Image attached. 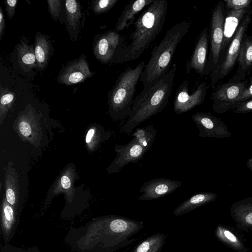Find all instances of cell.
<instances>
[{"label": "cell", "mask_w": 252, "mask_h": 252, "mask_svg": "<svg viewBox=\"0 0 252 252\" xmlns=\"http://www.w3.org/2000/svg\"><path fill=\"white\" fill-rule=\"evenodd\" d=\"M168 5L166 0H154L142 12L134 23V30L130 35V43L120 47L113 63H125L141 56L161 31Z\"/></svg>", "instance_id": "cell-1"}, {"label": "cell", "mask_w": 252, "mask_h": 252, "mask_svg": "<svg viewBox=\"0 0 252 252\" xmlns=\"http://www.w3.org/2000/svg\"><path fill=\"white\" fill-rule=\"evenodd\" d=\"M177 64L174 63L169 71L151 86L144 87L134 98L130 113L121 128L122 132L130 134L141 123L162 111L171 95Z\"/></svg>", "instance_id": "cell-2"}, {"label": "cell", "mask_w": 252, "mask_h": 252, "mask_svg": "<svg viewBox=\"0 0 252 252\" xmlns=\"http://www.w3.org/2000/svg\"><path fill=\"white\" fill-rule=\"evenodd\" d=\"M190 25L189 22L184 21L176 24L153 48L139 80L144 87L154 84L169 71L177 47L188 32Z\"/></svg>", "instance_id": "cell-3"}, {"label": "cell", "mask_w": 252, "mask_h": 252, "mask_svg": "<svg viewBox=\"0 0 252 252\" xmlns=\"http://www.w3.org/2000/svg\"><path fill=\"white\" fill-rule=\"evenodd\" d=\"M141 61L134 67H129L119 75L108 94L109 112L116 121H124L129 116L134 100L137 84L145 66Z\"/></svg>", "instance_id": "cell-4"}, {"label": "cell", "mask_w": 252, "mask_h": 252, "mask_svg": "<svg viewBox=\"0 0 252 252\" xmlns=\"http://www.w3.org/2000/svg\"><path fill=\"white\" fill-rule=\"evenodd\" d=\"M252 9L245 16L239 25L229 44L224 58L219 65L211 73L212 83L225 77L233 69L237 61L241 42L251 21Z\"/></svg>", "instance_id": "cell-5"}, {"label": "cell", "mask_w": 252, "mask_h": 252, "mask_svg": "<svg viewBox=\"0 0 252 252\" xmlns=\"http://www.w3.org/2000/svg\"><path fill=\"white\" fill-rule=\"evenodd\" d=\"M224 4L220 1L215 6L211 17L210 53L207 60L205 74H209L216 67L220 60L224 37Z\"/></svg>", "instance_id": "cell-6"}, {"label": "cell", "mask_w": 252, "mask_h": 252, "mask_svg": "<svg viewBox=\"0 0 252 252\" xmlns=\"http://www.w3.org/2000/svg\"><path fill=\"white\" fill-rule=\"evenodd\" d=\"M248 80L218 85L211 95L213 111L220 114L236 107V100L247 87Z\"/></svg>", "instance_id": "cell-7"}, {"label": "cell", "mask_w": 252, "mask_h": 252, "mask_svg": "<svg viewBox=\"0 0 252 252\" xmlns=\"http://www.w3.org/2000/svg\"><path fill=\"white\" fill-rule=\"evenodd\" d=\"M124 37L116 31H109L98 34L94 40L93 52L102 63H113L119 49L124 45Z\"/></svg>", "instance_id": "cell-8"}, {"label": "cell", "mask_w": 252, "mask_h": 252, "mask_svg": "<svg viewBox=\"0 0 252 252\" xmlns=\"http://www.w3.org/2000/svg\"><path fill=\"white\" fill-rule=\"evenodd\" d=\"M207 88L206 83L202 82L193 93L189 94L188 81H183L176 91L173 103L174 111L177 114H182L202 103L205 99Z\"/></svg>", "instance_id": "cell-9"}, {"label": "cell", "mask_w": 252, "mask_h": 252, "mask_svg": "<svg viewBox=\"0 0 252 252\" xmlns=\"http://www.w3.org/2000/svg\"><path fill=\"white\" fill-rule=\"evenodd\" d=\"M191 119L199 130L200 137L224 138L232 135L227 125L210 112H197L191 116Z\"/></svg>", "instance_id": "cell-10"}, {"label": "cell", "mask_w": 252, "mask_h": 252, "mask_svg": "<svg viewBox=\"0 0 252 252\" xmlns=\"http://www.w3.org/2000/svg\"><path fill=\"white\" fill-rule=\"evenodd\" d=\"M93 75V72L89 68L87 57L82 54L67 63L62 68L57 81L60 84L70 86L82 83Z\"/></svg>", "instance_id": "cell-11"}, {"label": "cell", "mask_w": 252, "mask_h": 252, "mask_svg": "<svg viewBox=\"0 0 252 252\" xmlns=\"http://www.w3.org/2000/svg\"><path fill=\"white\" fill-rule=\"evenodd\" d=\"M115 151L117 156L109 167V173L119 172L126 165L137 163L143 158L147 152L133 138L126 144L116 145Z\"/></svg>", "instance_id": "cell-12"}, {"label": "cell", "mask_w": 252, "mask_h": 252, "mask_svg": "<svg viewBox=\"0 0 252 252\" xmlns=\"http://www.w3.org/2000/svg\"><path fill=\"white\" fill-rule=\"evenodd\" d=\"M181 185V182L165 178L151 179L141 187L139 191L142 194L138 200L148 201L161 198L172 193Z\"/></svg>", "instance_id": "cell-13"}, {"label": "cell", "mask_w": 252, "mask_h": 252, "mask_svg": "<svg viewBox=\"0 0 252 252\" xmlns=\"http://www.w3.org/2000/svg\"><path fill=\"white\" fill-rule=\"evenodd\" d=\"M208 41V28L205 27L200 32L191 58L186 64L188 74L193 70L201 75L205 74Z\"/></svg>", "instance_id": "cell-14"}, {"label": "cell", "mask_w": 252, "mask_h": 252, "mask_svg": "<svg viewBox=\"0 0 252 252\" xmlns=\"http://www.w3.org/2000/svg\"><path fill=\"white\" fill-rule=\"evenodd\" d=\"M238 64L236 74L228 82H238L245 80L247 73L252 67V35L244 34L237 59Z\"/></svg>", "instance_id": "cell-15"}, {"label": "cell", "mask_w": 252, "mask_h": 252, "mask_svg": "<svg viewBox=\"0 0 252 252\" xmlns=\"http://www.w3.org/2000/svg\"><path fill=\"white\" fill-rule=\"evenodd\" d=\"M66 27L71 39L75 41L78 36L82 18L81 7L76 0L65 1Z\"/></svg>", "instance_id": "cell-16"}, {"label": "cell", "mask_w": 252, "mask_h": 252, "mask_svg": "<svg viewBox=\"0 0 252 252\" xmlns=\"http://www.w3.org/2000/svg\"><path fill=\"white\" fill-rule=\"evenodd\" d=\"M154 0L130 1L124 8L115 26V31H122L127 28L133 22L136 15L145 6L151 4Z\"/></svg>", "instance_id": "cell-17"}, {"label": "cell", "mask_w": 252, "mask_h": 252, "mask_svg": "<svg viewBox=\"0 0 252 252\" xmlns=\"http://www.w3.org/2000/svg\"><path fill=\"white\" fill-rule=\"evenodd\" d=\"M251 9V7L250 6L240 10H230L227 11L224 20V37L221 53L225 49L228 44H230L239 25L241 22H240L241 20L243 19Z\"/></svg>", "instance_id": "cell-18"}, {"label": "cell", "mask_w": 252, "mask_h": 252, "mask_svg": "<svg viewBox=\"0 0 252 252\" xmlns=\"http://www.w3.org/2000/svg\"><path fill=\"white\" fill-rule=\"evenodd\" d=\"M53 47L48 36L37 32L35 36L34 53L37 67L44 69L53 52Z\"/></svg>", "instance_id": "cell-19"}, {"label": "cell", "mask_w": 252, "mask_h": 252, "mask_svg": "<svg viewBox=\"0 0 252 252\" xmlns=\"http://www.w3.org/2000/svg\"><path fill=\"white\" fill-rule=\"evenodd\" d=\"M217 197V193L210 192L194 194L177 207L173 214L177 217L188 213L200 206L215 200Z\"/></svg>", "instance_id": "cell-20"}, {"label": "cell", "mask_w": 252, "mask_h": 252, "mask_svg": "<svg viewBox=\"0 0 252 252\" xmlns=\"http://www.w3.org/2000/svg\"><path fill=\"white\" fill-rule=\"evenodd\" d=\"M166 238L162 233L153 234L138 244L131 252H160Z\"/></svg>", "instance_id": "cell-21"}, {"label": "cell", "mask_w": 252, "mask_h": 252, "mask_svg": "<svg viewBox=\"0 0 252 252\" xmlns=\"http://www.w3.org/2000/svg\"><path fill=\"white\" fill-rule=\"evenodd\" d=\"M18 59L20 66L25 71H30L33 67H37L34 49L30 45L22 42L18 47Z\"/></svg>", "instance_id": "cell-22"}, {"label": "cell", "mask_w": 252, "mask_h": 252, "mask_svg": "<svg viewBox=\"0 0 252 252\" xmlns=\"http://www.w3.org/2000/svg\"><path fill=\"white\" fill-rule=\"evenodd\" d=\"M157 134V130L152 125L137 128L132 134V138L141 145L147 151L152 146Z\"/></svg>", "instance_id": "cell-23"}, {"label": "cell", "mask_w": 252, "mask_h": 252, "mask_svg": "<svg viewBox=\"0 0 252 252\" xmlns=\"http://www.w3.org/2000/svg\"><path fill=\"white\" fill-rule=\"evenodd\" d=\"M0 115L6 113L14 100V93L7 88L0 86Z\"/></svg>", "instance_id": "cell-24"}, {"label": "cell", "mask_w": 252, "mask_h": 252, "mask_svg": "<svg viewBox=\"0 0 252 252\" xmlns=\"http://www.w3.org/2000/svg\"><path fill=\"white\" fill-rule=\"evenodd\" d=\"M118 0H97L92 3L93 11L96 14L106 13L112 9Z\"/></svg>", "instance_id": "cell-25"}, {"label": "cell", "mask_w": 252, "mask_h": 252, "mask_svg": "<svg viewBox=\"0 0 252 252\" xmlns=\"http://www.w3.org/2000/svg\"><path fill=\"white\" fill-rule=\"evenodd\" d=\"M225 7L230 10H240L251 6V0H224Z\"/></svg>", "instance_id": "cell-26"}, {"label": "cell", "mask_w": 252, "mask_h": 252, "mask_svg": "<svg viewBox=\"0 0 252 252\" xmlns=\"http://www.w3.org/2000/svg\"><path fill=\"white\" fill-rule=\"evenodd\" d=\"M48 10L51 16L56 21L59 18L61 9V0H47Z\"/></svg>", "instance_id": "cell-27"}, {"label": "cell", "mask_w": 252, "mask_h": 252, "mask_svg": "<svg viewBox=\"0 0 252 252\" xmlns=\"http://www.w3.org/2000/svg\"><path fill=\"white\" fill-rule=\"evenodd\" d=\"M14 181H12V184H10L9 180L7 178L6 182V198L8 203L11 205H14L16 201V193L15 192V186L13 184Z\"/></svg>", "instance_id": "cell-28"}, {"label": "cell", "mask_w": 252, "mask_h": 252, "mask_svg": "<svg viewBox=\"0 0 252 252\" xmlns=\"http://www.w3.org/2000/svg\"><path fill=\"white\" fill-rule=\"evenodd\" d=\"M252 112V98L240 103L234 109L236 114H245Z\"/></svg>", "instance_id": "cell-29"}, {"label": "cell", "mask_w": 252, "mask_h": 252, "mask_svg": "<svg viewBox=\"0 0 252 252\" xmlns=\"http://www.w3.org/2000/svg\"><path fill=\"white\" fill-rule=\"evenodd\" d=\"M3 203L4 224L5 227H9L8 224L14 220V212L11 206L5 200Z\"/></svg>", "instance_id": "cell-30"}, {"label": "cell", "mask_w": 252, "mask_h": 252, "mask_svg": "<svg viewBox=\"0 0 252 252\" xmlns=\"http://www.w3.org/2000/svg\"><path fill=\"white\" fill-rule=\"evenodd\" d=\"M252 98V76L248 80L247 87L236 100V106L241 102ZM237 107V106H236Z\"/></svg>", "instance_id": "cell-31"}, {"label": "cell", "mask_w": 252, "mask_h": 252, "mask_svg": "<svg viewBox=\"0 0 252 252\" xmlns=\"http://www.w3.org/2000/svg\"><path fill=\"white\" fill-rule=\"evenodd\" d=\"M4 3L6 12L8 16V18L11 19L15 15L17 0H5Z\"/></svg>", "instance_id": "cell-32"}, {"label": "cell", "mask_w": 252, "mask_h": 252, "mask_svg": "<svg viewBox=\"0 0 252 252\" xmlns=\"http://www.w3.org/2000/svg\"><path fill=\"white\" fill-rule=\"evenodd\" d=\"M220 232H221V237L226 240L229 243L238 244V241L237 238L230 231L227 230H222Z\"/></svg>", "instance_id": "cell-33"}, {"label": "cell", "mask_w": 252, "mask_h": 252, "mask_svg": "<svg viewBox=\"0 0 252 252\" xmlns=\"http://www.w3.org/2000/svg\"><path fill=\"white\" fill-rule=\"evenodd\" d=\"M19 129L21 133L24 136L27 137L31 134V128L28 123L22 121L19 124Z\"/></svg>", "instance_id": "cell-34"}, {"label": "cell", "mask_w": 252, "mask_h": 252, "mask_svg": "<svg viewBox=\"0 0 252 252\" xmlns=\"http://www.w3.org/2000/svg\"><path fill=\"white\" fill-rule=\"evenodd\" d=\"M5 29V19L3 16L2 9L1 7H0V41L1 40L2 35L4 34Z\"/></svg>", "instance_id": "cell-35"}, {"label": "cell", "mask_w": 252, "mask_h": 252, "mask_svg": "<svg viewBox=\"0 0 252 252\" xmlns=\"http://www.w3.org/2000/svg\"><path fill=\"white\" fill-rule=\"evenodd\" d=\"M61 183L62 187L64 189H68L70 187L71 182L67 176H63L61 178Z\"/></svg>", "instance_id": "cell-36"}, {"label": "cell", "mask_w": 252, "mask_h": 252, "mask_svg": "<svg viewBox=\"0 0 252 252\" xmlns=\"http://www.w3.org/2000/svg\"><path fill=\"white\" fill-rule=\"evenodd\" d=\"M94 133L95 129L94 128H91L89 130L86 137V142L87 143H89L91 142Z\"/></svg>", "instance_id": "cell-37"}, {"label": "cell", "mask_w": 252, "mask_h": 252, "mask_svg": "<svg viewBox=\"0 0 252 252\" xmlns=\"http://www.w3.org/2000/svg\"><path fill=\"white\" fill-rule=\"evenodd\" d=\"M246 165L247 167L251 171H252V158L248 159V160L246 162Z\"/></svg>", "instance_id": "cell-38"}]
</instances>
